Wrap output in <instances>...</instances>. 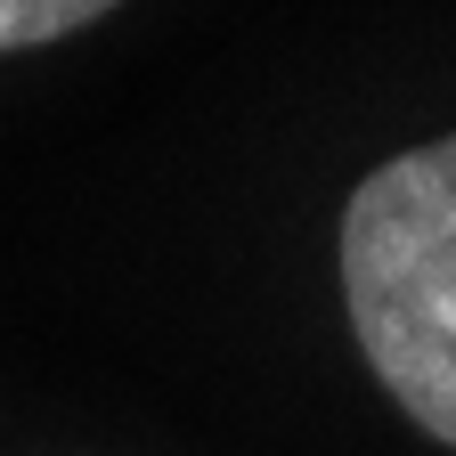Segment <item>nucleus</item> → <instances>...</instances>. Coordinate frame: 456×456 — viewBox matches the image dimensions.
Segmentation results:
<instances>
[{"mask_svg": "<svg viewBox=\"0 0 456 456\" xmlns=\"http://www.w3.org/2000/svg\"><path fill=\"white\" fill-rule=\"evenodd\" d=\"M106 9H123V0H0V49H33V41H57V33H82Z\"/></svg>", "mask_w": 456, "mask_h": 456, "instance_id": "nucleus-2", "label": "nucleus"}, {"mask_svg": "<svg viewBox=\"0 0 456 456\" xmlns=\"http://www.w3.org/2000/svg\"><path fill=\"white\" fill-rule=\"evenodd\" d=\"M342 294L383 391L456 448V139L359 180L342 212Z\"/></svg>", "mask_w": 456, "mask_h": 456, "instance_id": "nucleus-1", "label": "nucleus"}]
</instances>
